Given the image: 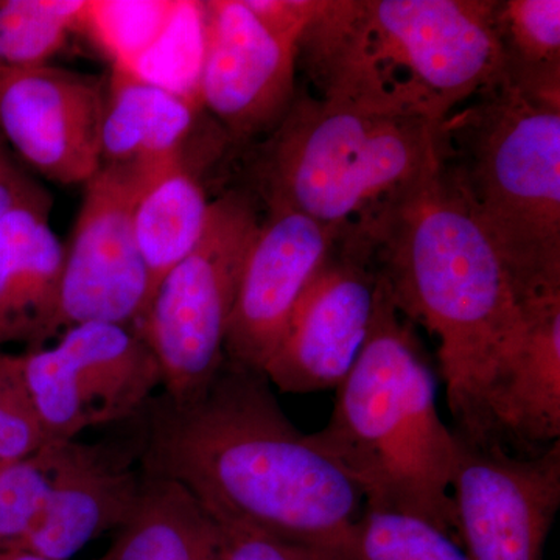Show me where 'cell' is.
I'll return each instance as SVG.
<instances>
[{
    "label": "cell",
    "mask_w": 560,
    "mask_h": 560,
    "mask_svg": "<svg viewBox=\"0 0 560 560\" xmlns=\"http://www.w3.org/2000/svg\"><path fill=\"white\" fill-rule=\"evenodd\" d=\"M264 372L224 360L197 399L156 394L136 415L142 474L189 490L217 521L335 558L361 515L359 488L280 408Z\"/></svg>",
    "instance_id": "cell-1"
},
{
    "label": "cell",
    "mask_w": 560,
    "mask_h": 560,
    "mask_svg": "<svg viewBox=\"0 0 560 560\" xmlns=\"http://www.w3.org/2000/svg\"><path fill=\"white\" fill-rule=\"evenodd\" d=\"M397 312L438 340L455 433L488 442L482 397L523 330L521 302L442 160L357 221Z\"/></svg>",
    "instance_id": "cell-2"
},
{
    "label": "cell",
    "mask_w": 560,
    "mask_h": 560,
    "mask_svg": "<svg viewBox=\"0 0 560 560\" xmlns=\"http://www.w3.org/2000/svg\"><path fill=\"white\" fill-rule=\"evenodd\" d=\"M335 389L329 422L308 434L312 444L359 488L368 510L420 518L458 541L455 434L438 411L425 349L382 278L359 359Z\"/></svg>",
    "instance_id": "cell-3"
},
{
    "label": "cell",
    "mask_w": 560,
    "mask_h": 560,
    "mask_svg": "<svg viewBox=\"0 0 560 560\" xmlns=\"http://www.w3.org/2000/svg\"><path fill=\"white\" fill-rule=\"evenodd\" d=\"M448 168L518 302L560 294V106L503 79L442 124Z\"/></svg>",
    "instance_id": "cell-4"
},
{
    "label": "cell",
    "mask_w": 560,
    "mask_h": 560,
    "mask_svg": "<svg viewBox=\"0 0 560 560\" xmlns=\"http://www.w3.org/2000/svg\"><path fill=\"white\" fill-rule=\"evenodd\" d=\"M442 125L399 106L296 95L257 158L267 208L345 228L444 160Z\"/></svg>",
    "instance_id": "cell-5"
},
{
    "label": "cell",
    "mask_w": 560,
    "mask_h": 560,
    "mask_svg": "<svg viewBox=\"0 0 560 560\" xmlns=\"http://www.w3.org/2000/svg\"><path fill=\"white\" fill-rule=\"evenodd\" d=\"M260 220L246 191L212 201L200 243L165 275L136 323L160 364L162 394L176 404L200 397L226 360L228 324Z\"/></svg>",
    "instance_id": "cell-6"
},
{
    "label": "cell",
    "mask_w": 560,
    "mask_h": 560,
    "mask_svg": "<svg viewBox=\"0 0 560 560\" xmlns=\"http://www.w3.org/2000/svg\"><path fill=\"white\" fill-rule=\"evenodd\" d=\"M499 2L363 0L372 65L405 105L436 124L504 79Z\"/></svg>",
    "instance_id": "cell-7"
},
{
    "label": "cell",
    "mask_w": 560,
    "mask_h": 560,
    "mask_svg": "<svg viewBox=\"0 0 560 560\" xmlns=\"http://www.w3.org/2000/svg\"><path fill=\"white\" fill-rule=\"evenodd\" d=\"M46 445L135 418L161 388L160 364L135 327L84 323L21 355Z\"/></svg>",
    "instance_id": "cell-8"
},
{
    "label": "cell",
    "mask_w": 560,
    "mask_h": 560,
    "mask_svg": "<svg viewBox=\"0 0 560 560\" xmlns=\"http://www.w3.org/2000/svg\"><path fill=\"white\" fill-rule=\"evenodd\" d=\"M455 434L456 539L469 560H541L560 508V441L534 455Z\"/></svg>",
    "instance_id": "cell-9"
},
{
    "label": "cell",
    "mask_w": 560,
    "mask_h": 560,
    "mask_svg": "<svg viewBox=\"0 0 560 560\" xmlns=\"http://www.w3.org/2000/svg\"><path fill=\"white\" fill-rule=\"evenodd\" d=\"M378 279L364 232L359 224L342 228L265 366L271 385L287 394L337 388L366 340Z\"/></svg>",
    "instance_id": "cell-10"
},
{
    "label": "cell",
    "mask_w": 560,
    "mask_h": 560,
    "mask_svg": "<svg viewBox=\"0 0 560 560\" xmlns=\"http://www.w3.org/2000/svg\"><path fill=\"white\" fill-rule=\"evenodd\" d=\"M150 168L102 165L84 186L65 267L54 335L77 324L135 327L150 304V280L132 212Z\"/></svg>",
    "instance_id": "cell-11"
},
{
    "label": "cell",
    "mask_w": 560,
    "mask_h": 560,
    "mask_svg": "<svg viewBox=\"0 0 560 560\" xmlns=\"http://www.w3.org/2000/svg\"><path fill=\"white\" fill-rule=\"evenodd\" d=\"M195 98L230 138L270 135L296 97L298 40L279 35L245 0L205 2Z\"/></svg>",
    "instance_id": "cell-12"
},
{
    "label": "cell",
    "mask_w": 560,
    "mask_h": 560,
    "mask_svg": "<svg viewBox=\"0 0 560 560\" xmlns=\"http://www.w3.org/2000/svg\"><path fill=\"white\" fill-rule=\"evenodd\" d=\"M108 83L54 66L0 72V138L44 178L75 186L102 167Z\"/></svg>",
    "instance_id": "cell-13"
},
{
    "label": "cell",
    "mask_w": 560,
    "mask_h": 560,
    "mask_svg": "<svg viewBox=\"0 0 560 560\" xmlns=\"http://www.w3.org/2000/svg\"><path fill=\"white\" fill-rule=\"evenodd\" d=\"M342 228L283 208H267L250 243L228 324L224 357L264 372L291 313Z\"/></svg>",
    "instance_id": "cell-14"
},
{
    "label": "cell",
    "mask_w": 560,
    "mask_h": 560,
    "mask_svg": "<svg viewBox=\"0 0 560 560\" xmlns=\"http://www.w3.org/2000/svg\"><path fill=\"white\" fill-rule=\"evenodd\" d=\"M114 427V433L91 444H49V497L24 550L70 560L128 517L142 482L139 434L135 418Z\"/></svg>",
    "instance_id": "cell-15"
},
{
    "label": "cell",
    "mask_w": 560,
    "mask_h": 560,
    "mask_svg": "<svg viewBox=\"0 0 560 560\" xmlns=\"http://www.w3.org/2000/svg\"><path fill=\"white\" fill-rule=\"evenodd\" d=\"M523 330L482 397L488 441L534 455L560 441V294L521 302Z\"/></svg>",
    "instance_id": "cell-16"
},
{
    "label": "cell",
    "mask_w": 560,
    "mask_h": 560,
    "mask_svg": "<svg viewBox=\"0 0 560 560\" xmlns=\"http://www.w3.org/2000/svg\"><path fill=\"white\" fill-rule=\"evenodd\" d=\"M51 206L38 186L0 224V346L39 349L55 337L66 249L50 224Z\"/></svg>",
    "instance_id": "cell-17"
},
{
    "label": "cell",
    "mask_w": 560,
    "mask_h": 560,
    "mask_svg": "<svg viewBox=\"0 0 560 560\" xmlns=\"http://www.w3.org/2000/svg\"><path fill=\"white\" fill-rule=\"evenodd\" d=\"M198 102L116 62L101 136L102 165L153 168L184 158Z\"/></svg>",
    "instance_id": "cell-18"
},
{
    "label": "cell",
    "mask_w": 560,
    "mask_h": 560,
    "mask_svg": "<svg viewBox=\"0 0 560 560\" xmlns=\"http://www.w3.org/2000/svg\"><path fill=\"white\" fill-rule=\"evenodd\" d=\"M95 560H221L219 529L189 490L142 474L135 506Z\"/></svg>",
    "instance_id": "cell-19"
},
{
    "label": "cell",
    "mask_w": 560,
    "mask_h": 560,
    "mask_svg": "<svg viewBox=\"0 0 560 560\" xmlns=\"http://www.w3.org/2000/svg\"><path fill=\"white\" fill-rule=\"evenodd\" d=\"M212 201L186 158L150 168L140 187L132 224L150 280V301L161 280L200 243Z\"/></svg>",
    "instance_id": "cell-20"
},
{
    "label": "cell",
    "mask_w": 560,
    "mask_h": 560,
    "mask_svg": "<svg viewBox=\"0 0 560 560\" xmlns=\"http://www.w3.org/2000/svg\"><path fill=\"white\" fill-rule=\"evenodd\" d=\"M504 79L530 101L560 106V2H499Z\"/></svg>",
    "instance_id": "cell-21"
},
{
    "label": "cell",
    "mask_w": 560,
    "mask_h": 560,
    "mask_svg": "<svg viewBox=\"0 0 560 560\" xmlns=\"http://www.w3.org/2000/svg\"><path fill=\"white\" fill-rule=\"evenodd\" d=\"M92 2L0 0V72L40 68L70 33L90 24Z\"/></svg>",
    "instance_id": "cell-22"
},
{
    "label": "cell",
    "mask_w": 560,
    "mask_h": 560,
    "mask_svg": "<svg viewBox=\"0 0 560 560\" xmlns=\"http://www.w3.org/2000/svg\"><path fill=\"white\" fill-rule=\"evenodd\" d=\"M334 560H469L458 541L430 523L364 510Z\"/></svg>",
    "instance_id": "cell-23"
},
{
    "label": "cell",
    "mask_w": 560,
    "mask_h": 560,
    "mask_svg": "<svg viewBox=\"0 0 560 560\" xmlns=\"http://www.w3.org/2000/svg\"><path fill=\"white\" fill-rule=\"evenodd\" d=\"M49 445L27 458L0 463V550L22 548L35 529L50 490Z\"/></svg>",
    "instance_id": "cell-24"
},
{
    "label": "cell",
    "mask_w": 560,
    "mask_h": 560,
    "mask_svg": "<svg viewBox=\"0 0 560 560\" xmlns=\"http://www.w3.org/2000/svg\"><path fill=\"white\" fill-rule=\"evenodd\" d=\"M46 445L22 374L21 355L0 352V463L27 458Z\"/></svg>",
    "instance_id": "cell-25"
},
{
    "label": "cell",
    "mask_w": 560,
    "mask_h": 560,
    "mask_svg": "<svg viewBox=\"0 0 560 560\" xmlns=\"http://www.w3.org/2000/svg\"><path fill=\"white\" fill-rule=\"evenodd\" d=\"M213 522L219 529L221 560H334L326 552L279 539L241 523L217 518Z\"/></svg>",
    "instance_id": "cell-26"
},
{
    "label": "cell",
    "mask_w": 560,
    "mask_h": 560,
    "mask_svg": "<svg viewBox=\"0 0 560 560\" xmlns=\"http://www.w3.org/2000/svg\"><path fill=\"white\" fill-rule=\"evenodd\" d=\"M245 2L268 27L298 43L323 5V0H245Z\"/></svg>",
    "instance_id": "cell-27"
},
{
    "label": "cell",
    "mask_w": 560,
    "mask_h": 560,
    "mask_svg": "<svg viewBox=\"0 0 560 560\" xmlns=\"http://www.w3.org/2000/svg\"><path fill=\"white\" fill-rule=\"evenodd\" d=\"M38 186L5 140L0 138V224Z\"/></svg>",
    "instance_id": "cell-28"
},
{
    "label": "cell",
    "mask_w": 560,
    "mask_h": 560,
    "mask_svg": "<svg viewBox=\"0 0 560 560\" xmlns=\"http://www.w3.org/2000/svg\"><path fill=\"white\" fill-rule=\"evenodd\" d=\"M0 560H49L43 556L36 555L24 548H11V550H0Z\"/></svg>",
    "instance_id": "cell-29"
}]
</instances>
